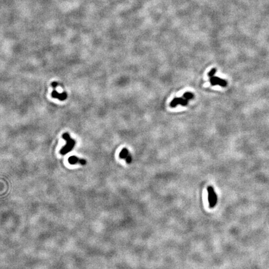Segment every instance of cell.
<instances>
[{
  "label": "cell",
  "mask_w": 269,
  "mask_h": 269,
  "mask_svg": "<svg viewBox=\"0 0 269 269\" xmlns=\"http://www.w3.org/2000/svg\"><path fill=\"white\" fill-rule=\"evenodd\" d=\"M188 103V100L184 98H175L170 103V106L171 107H176L178 105L180 104L183 106H186Z\"/></svg>",
  "instance_id": "cell-4"
},
{
  "label": "cell",
  "mask_w": 269,
  "mask_h": 269,
  "mask_svg": "<svg viewBox=\"0 0 269 269\" xmlns=\"http://www.w3.org/2000/svg\"><path fill=\"white\" fill-rule=\"evenodd\" d=\"M193 97H194V96H193V94L191 92H186L183 95V98H186V99H187L188 100L192 99Z\"/></svg>",
  "instance_id": "cell-8"
},
{
  "label": "cell",
  "mask_w": 269,
  "mask_h": 269,
  "mask_svg": "<svg viewBox=\"0 0 269 269\" xmlns=\"http://www.w3.org/2000/svg\"><path fill=\"white\" fill-rule=\"evenodd\" d=\"M207 192L209 207L211 208L214 207L218 202V197L216 193H215L214 188L212 186H209L207 188Z\"/></svg>",
  "instance_id": "cell-2"
},
{
  "label": "cell",
  "mask_w": 269,
  "mask_h": 269,
  "mask_svg": "<svg viewBox=\"0 0 269 269\" xmlns=\"http://www.w3.org/2000/svg\"><path fill=\"white\" fill-rule=\"evenodd\" d=\"M216 71H217V69H215V68H213V69H212L209 73H208V74H207L208 77H213L214 75V74H215V73H216Z\"/></svg>",
  "instance_id": "cell-9"
},
{
  "label": "cell",
  "mask_w": 269,
  "mask_h": 269,
  "mask_svg": "<svg viewBox=\"0 0 269 269\" xmlns=\"http://www.w3.org/2000/svg\"><path fill=\"white\" fill-rule=\"evenodd\" d=\"M68 161H69L70 165H75L78 163L81 165H85L87 163L86 160H84V159L79 158L78 157L75 156L70 157L68 159Z\"/></svg>",
  "instance_id": "cell-5"
},
{
  "label": "cell",
  "mask_w": 269,
  "mask_h": 269,
  "mask_svg": "<svg viewBox=\"0 0 269 269\" xmlns=\"http://www.w3.org/2000/svg\"><path fill=\"white\" fill-rule=\"evenodd\" d=\"M62 138L66 141V145L64 146L60 151V153L62 155H65L73 150L75 145V141L70 137L68 133H64L62 135Z\"/></svg>",
  "instance_id": "cell-1"
},
{
  "label": "cell",
  "mask_w": 269,
  "mask_h": 269,
  "mask_svg": "<svg viewBox=\"0 0 269 269\" xmlns=\"http://www.w3.org/2000/svg\"><path fill=\"white\" fill-rule=\"evenodd\" d=\"M209 81L212 85H219L221 87H226L227 85V82L226 80L219 78V77H218L213 76V77H211Z\"/></svg>",
  "instance_id": "cell-3"
},
{
  "label": "cell",
  "mask_w": 269,
  "mask_h": 269,
  "mask_svg": "<svg viewBox=\"0 0 269 269\" xmlns=\"http://www.w3.org/2000/svg\"><path fill=\"white\" fill-rule=\"evenodd\" d=\"M51 96L52 98H58V99L60 101H64L67 98V94L66 92L59 94L56 90V89H54V90H53L51 94Z\"/></svg>",
  "instance_id": "cell-6"
},
{
  "label": "cell",
  "mask_w": 269,
  "mask_h": 269,
  "mask_svg": "<svg viewBox=\"0 0 269 269\" xmlns=\"http://www.w3.org/2000/svg\"><path fill=\"white\" fill-rule=\"evenodd\" d=\"M58 85V82H52V87L54 89H56V87Z\"/></svg>",
  "instance_id": "cell-11"
},
{
  "label": "cell",
  "mask_w": 269,
  "mask_h": 269,
  "mask_svg": "<svg viewBox=\"0 0 269 269\" xmlns=\"http://www.w3.org/2000/svg\"><path fill=\"white\" fill-rule=\"evenodd\" d=\"M125 160H126L127 163H130L131 162V161H132V157H131V156L130 155V154L129 155H128V156L127 157V158L125 159Z\"/></svg>",
  "instance_id": "cell-10"
},
{
  "label": "cell",
  "mask_w": 269,
  "mask_h": 269,
  "mask_svg": "<svg viewBox=\"0 0 269 269\" xmlns=\"http://www.w3.org/2000/svg\"><path fill=\"white\" fill-rule=\"evenodd\" d=\"M129 154H129V152H128V150L127 148H123L122 151H121V152L120 153L119 157H120V158L125 159H125L127 158V157Z\"/></svg>",
  "instance_id": "cell-7"
}]
</instances>
